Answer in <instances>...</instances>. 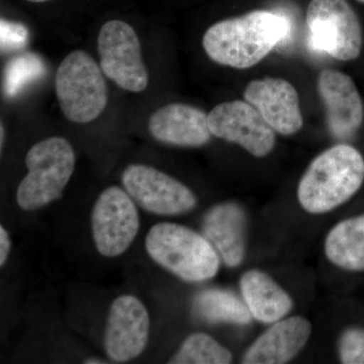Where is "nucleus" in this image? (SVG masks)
<instances>
[{
	"label": "nucleus",
	"instance_id": "aec40b11",
	"mask_svg": "<svg viewBox=\"0 0 364 364\" xmlns=\"http://www.w3.org/2000/svg\"><path fill=\"white\" fill-rule=\"evenodd\" d=\"M233 361L231 351L205 333H193L184 340L170 364H228Z\"/></svg>",
	"mask_w": 364,
	"mask_h": 364
},
{
	"label": "nucleus",
	"instance_id": "f3484780",
	"mask_svg": "<svg viewBox=\"0 0 364 364\" xmlns=\"http://www.w3.org/2000/svg\"><path fill=\"white\" fill-rule=\"evenodd\" d=\"M242 299L251 315L261 323H275L293 309L289 294L267 273L253 269L244 273L240 280Z\"/></svg>",
	"mask_w": 364,
	"mask_h": 364
},
{
	"label": "nucleus",
	"instance_id": "6e6552de",
	"mask_svg": "<svg viewBox=\"0 0 364 364\" xmlns=\"http://www.w3.org/2000/svg\"><path fill=\"white\" fill-rule=\"evenodd\" d=\"M140 228L135 200L119 186L105 188L93 205L91 230L98 252L117 257L128 250Z\"/></svg>",
	"mask_w": 364,
	"mask_h": 364
},
{
	"label": "nucleus",
	"instance_id": "7ed1b4c3",
	"mask_svg": "<svg viewBox=\"0 0 364 364\" xmlns=\"http://www.w3.org/2000/svg\"><path fill=\"white\" fill-rule=\"evenodd\" d=\"M146 250L157 264L188 282L213 279L221 257L203 235L174 223L154 225L145 240Z\"/></svg>",
	"mask_w": 364,
	"mask_h": 364
},
{
	"label": "nucleus",
	"instance_id": "bb28decb",
	"mask_svg": "<svg viewBox=\"0 0 364 364\" xmlns=\"http://www.w3.org/2000/svg\"><path fill=\"white\" fill-rule=\"evenodd\" d=\"M26 1L37 2V4H40V2L49 1V0H26Z\"/></svg>",
	"mask_w": 364,
	"mask_h": 364
},
{
	"label": "nucleus",
	"instance_id": "39448f33",
	"mask_svg": "<svg viewBox=\"0 0 364 364\" xmlns=\"http://www.w3.org/2000/svg\"><path fill=\"white\" fill-rule=\"evenodd\" d=\"M102 68L81 50L67 55L55 78V90L61 111L68 121L87 124L107 107V87Z\"/></svg>",
	"mask_w": 364,
	"mask_h": 364
},
{
	"label": "nucleus",
	"instance_id": "dca6fc26",
	"mask_svg": "<svg viewBox=\"0 0 364 364\" xmlns=\"http://www.w3.org/2000/svg\"><path fill=\"white\" fill-rule=\"evenodd\" d=\"M312 334L306 318L294 316L275 322L242 358L244 364H284L296 358Z\"/></svg>",
	"mask_w": 364,
	"mask_h": 364
},
{
	"label": "nucleus",
	"instance_id": "1a4fd4ad",
	"mask_svg": "<svg viewBox=\"0 0 364 364\" xmlns=\"http://www.w3.org/2000/svg\"><path fill=\"white\" fill-rule=\"evenodd\" d=\"M122 182L136 205L151 214H186L198 203L195 193L188 186L148 165H129L124 170Z\"/></svg>",
	"mask_w": 364,
	"mask_h": 364
},
{
	"label": "nucleus",
	"instance_id": "393cba45",
	"mask_svg": "<svg viewBox=\"0 0 364 364\" xmlns=\"http://www.w3.org/2000/svg\"><path fill=\"white\" fill-rule=\"evenodd\" d=\"M83 363L85 364H104L107 363V361H102V359L100 358H87L83 361Z\"/></svg>",
	"mask_w": 364,
	"mask_h": 364
},
{
	"label": "nucleus",
	"instance_id": "423d86ee",
	"mask_svg": "<svg viewBox=\"0 0 364 364\" xmlns=\"http://www.w3.org/2000/svg\"><path fill=\"white\" fill-rule=\"evenodd\" d=\"M306 25L314 49L340 61H350L360 55L363 30L347 0H311Z\"/></svg>",
	"mask_w": 364,
	"mask_h": 364
},
{
	"label": "nucleus",
	"instance_id": "2eb2a0df",
	"mask_svg": "<svg viewBox=\"0 0 364 364\" xmlns=\"http://www.w3.org/2000/svg\"><path fill=\"white\" fill-rule=\"evenodd\" d=\"M148 129L159 142L179 147H202L210 142L208 114L193 105L170 104L150 117Z\"/></svg>",
	"mask_w": 364,
	"mask_h": 364
},
{
	"label": "nucleus",
	"instance_id": "ddd939ff",
	"mask_svg": "<svg viewBox=\"0 0 364 364\" xmlns=\"http://www.w3.org/2000/svg\"><path fill=\"white\" fill-rule=\"evenodd\" d=\"M318 90L327 109L330 131L340 139L350 138L363 121V104L353 80L342 72L323 70Z\"/></svg>",
	"mask_w": 364,
	"mask_h": 364
},
{
	"label": "nucleus",
	"instance_id": "f257e3e1",
	"mask_svg": "<svg viewBox=\"0 0 364 364\" xmlns=\"http://www.w3.org/2000/svg\"><path fill=\"white\" fill-rule=\"evenodd\" d=\"M289 32L284 16L255 11L215 23L203 36V46L215 63L246 69L259 63Z\"/></svg>",
	"mask_w": 364,
	"mask_h": 364
},
{
	"label": "nucleus",
	"instance_id": "b1692460",
	"mask_svg": "<svg viewBox=\"0 0 364 364\" xmlns=\"http://www.w3.org/2000/svg\"><path fill=\"white\" fill-rule=\"evenodd\" d=\"M11 250V240L6 228L0 226V267H4Z\"/></svg>",
	"mask_w": 364,
	"mask_h": 364
},
{
	"label": "nucleus",
	"instance_id": "412c9836",
	"mask_svg": "<svg viewBox=\"0 0 364 364\" xmlns=\"http://www.w3.org/2000/svg\"><path fill=\"white\" fill-rule=\"evenodd\" d=\"M44 61L35 53H25L9 62L4 71V92L14 97L45 73Z\"/></svg>",
	"mask_w": 364,
	"mask_h": 364
},
{
	"label": "nucleus",
	"instance_id": "9b49d317",
	"mask_svg": "<svg viewBox=\"0 0 364 364\" xmlns=\"http://www.w3.org/2000/svg\"><path fill=\"white\" fill-rule=\"evenodd\" d=\"M150 318L136 296L123 294L112 301L105 332V349L114 363L138 358L147 346Z\"/></svg>",
	"mask_w": 364,
	"mask_h": 364
},
{
	"label": "nucleus",
	"instance_id": "4be33fe9",
	"mask_svg": "<svg viewBox=\"0 0 364 364\" xmlns=\"http://www.w3.org/2000/svg\"><path fill=\"white\" fill-rule=\"evenodd\" d=\"M339 358L344 364H364V329L349 328L338 341Z\"/></svg>",
	"mask_w": 364,
	"mask_h": 364
},
{
	"label": "nucleus",
	"instance_id": "a878e982",
	"mask_svg": "<svg viewBox=\"0 0 364 364\" xmlns=\"http://www.w3.org/2000/svg\"><path fill=\"white\" fill-rule=\"evenodd\" d=\"M0 134H1V140H0V144H1L2 151V148H4V136H6V134H4V124H1V132H0Z\"/></svg>",
	"mask_w": 364,
	"mask_h": 364
},
{
	"label": "nucleus",
	"instance_id": "f8f14e48",
	"mask_svg": "<svg viewBox=\"0 0 364 364\" xmlns=\"http://www.w3.org/2000/svg\"><path fill=\"white\" fill-rule=\"evenodd\" d=\"M244 97L273 130L282 135H293L303 127L298 92L284 79L267 77L251 81L244 91Z\"/></svg>",
	"mask_w": 364,
	"mask_h": 364
},
{
	"label": "nucleus",
	"instance_id": "5701e85b",
	"mask_svg": "<svg viewBox=\"0 0 364 364\" xmlns=\"http://www.w3.org/2000/svg\"><path fill=\"white\" fill-rule=\"evenodd\" d=\"M1 50L6 52L23 49L28 40V31L25 26L16 21L1 20Z\"/></svg>",
	"mask_w": 364,
	"mask_h": 364
},
{
	"label": "nucleus",
	"instance_id": "20e7f679",
	"mask_svg": "<svg viewBox=\"0 0 364 364\" xmlns=\"http://www.w3.org/2000/svg\"><path fill=\"white\" fill-rule=\"evenodd\" d=\"M75 163L73 147L62 136H51L35 144L26 156L28 173L16 191L18 207L33 212L59 200Z\"/></svg>",
	"mask_w": 364,
	"mask_h": 364
},
{
	"label": "nucleus",
	"instance_id": "a211bd4d",
	"mask_svg": "<svg viewBox=\"0 0 364 364\" xmlns=\"http://www.w3.org/2000/svg\"><path fill=\"white\" fill-rule=\"evenodd\" d=\"M325 253L333 264L342 269L364 270V215L333 228L326 238Z\"/></svg>",
	"mask_w": 364,
	"mask_h": 364
},
{
	"label": "nucleus",
	"instance_id": "0eeeda50",
	"mask_svg": "<svg viewBox=\"0 0 364 364\" xmlns=\"http://www.w3.org/2000/svg\"><path fill=\"white\" fill-rule=\"evenodd\" d=\"M100 68L107 77L131 92H142L149 83L140 40L133 26L112 20L102 26L97 39Z\"/></svg>",
	"mask_w": 364,
	"mask_h": 364
},
{
	"label": "nucleus",
	"instance_id": "f03ea898",
	"mask_svg": "<svg viewBox=\"0 0 364 364\" xmlns=\"http://www.w3.org/2000/svg\"><path fill=\"white\" fill-rule=\"evenodd\" d=\"M363 181V155L352 146L340 144L311 163L299 181V202L310 214H325L355 195Z\"/></svg>",
	"mask_w": 364,
	"mask_h": 364
},
{
	"label": "nucleus",
	"instance_id": "9d476101",
	"mask_svg": "<svg viewBox=\"0 0 364 364\" xmlns=\"http://www.w3.org/2000/svg\"><path fill=\"white\" fill-rule=\"evenodd\" d=\"M208 124L213 136L238 144L253 156H267L274 148V130L247 102L218 105L208 114Z\"/></svg>",
	"mask_w": 364,
	"mask_h": 364
},
{
	"label": "nucleus",
	"instance_id": "6ab92c4d",
	"mask_svg": "<svg viewBox=\"0 0 364 364\" xmlns=\"http://www.w3.org/2000/svg\"><path fill=\"white\" fill-rule=\"evenodd\" d=\"M195 309L200 317L210 323L246 325L253 318L244 299L227 289L203 291L196 296Z\"/></svg>",
	"mask_w": 364,
	"mask_h": 364
},
{
	"label": "nucleus",
	"instance_id": "4468645a",
	"mask_svg": "<svg viewBox=\"0 0 364 364\" xmlns=\"http://www.w3.org/2000/svg\"><path fill=\"white\" fill-rule=\"evenodd\" d=\"M247 215L238 203H218L203 215V235L228 267H236L246 255Z\"/></svg>",
	"mask_w": 364,
	"mask_h": 364
},
{
	"label": "nucleus",
	"instance_id": "cd10ccee",
	"mask_svg": "<svg viewBox=\"0 0 364 364\" xmlns=\"http://www.w3.org/2000/svg\"><path fill=\"white\" fill-rule=\"evenodd\" d=\"M358 1L363 2L364 4V0H358Z\"/></svg>",
	"mask_w": 364,
	"mask_h": 364
}]
</instances>
